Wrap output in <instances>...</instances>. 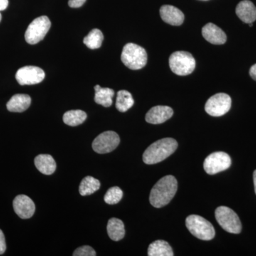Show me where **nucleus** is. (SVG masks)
<instances>
[{"label": "nucleus", "instance_id": "12", "mask_svg": "<svg viewBox=\"0 0 256 256\" xmlns=\"http://www.w3.org/2000/svg\"><path fill=\"white\" fill-rule=\"evenodd\" d=\"M13 206L15 213L22 220L32 218L36 210V206L32 198L25 195L16 196L13 202Z\"/></svg>", "mask_w": 256, "mask_h": 256}, {"label": "nucleus", "instance_id": "32", "mask_svg": "<svg viewBox=\"0 0 256 256\" xmlns=\"http://www.w3.org/2000/svg\"><path fill=\"white\" fill-rule=\"evenodd\" d=\"M254 186H255V192H256V170L255 172H254Z\"/></svg>", "mask_w": 256, "mask_h": 256}, {"label": "nucleus", "instance_id": "14", "mask_svg": "<svg viewBox=\"0 0 256 256\" xmlns=\"http://www.w3.org/2000/svg\"><path fill=\"white\" fill-rule=\"evenodd\" d=\"M163 21L172 26H181L184 22V14L181 10L171 5H164L160 9Z\"/></svg>", "mask_w": 256, "mask_h": 256}, {"label": "nucleus", "instance_id": "24", "mask_svg": "<svg viewBox=\"0 0 256 256\" xmlns=\"http://www.w3.org/2000/svg\"><path fill=\"white\" fill-rule=\"evenodd\" d=\"M134 100L132 94L127 90H120L118 92L116 108L121 112H126L134 106Z\"/></svg>", "mask_w": 256, "mask_h": 256}, {"label": "nucleus", "instance_id": "11", "mask_svg": "<svg viewBox=\"0 0 256 256\" xmlns=\"http://www.w3.org/2000/svg\"><path fill=\"white\" fill-rule=\"evenodd\" d=\"M46 77L45 72L36 66H25L16 74V79L21 86H32L40 84Z\"/></svg>", "mask_w": 256, "mask_h": 256}, {"label": "nucleus", "instance_id": "33", "mask_svg": "<svg viewBox=\"0 0 256 256\" xmlns=\"http://www.w3.org/2000/svg\"><path fill=\"white\" fill-rule=\"evenodd\" d=\"M2 20V16L1 13H0V22H1Z\"/></svg>", "mask_w": 256, "mask_h": 256}, {"label": "nucleus", "instance_id": "18", "mask_svg": "<svg viewBox=\"0 0 256 256\" xmlns=\"http://www.w3.org/2000/svg\"><path fill=\"white\" fill-rule=\"evenodd\" d=\"M35 166L37 170L45 175H52L56 170V162L53 156L48 154H40L35 159Z\"/></svg>", "mask_w": 256, "mask_h": 256}, {"label": "nucleus", "instance_id": "34", "mask_svg": "<svg viewBox=\"0 0 256 256\" xmlns=\"http://www.w3.org/2000/svg\"><path fill=\"white\" fill-rule=\"evenodd\" d=\"M249 26H250V28H252V26H254V24H252V23L249 24Z\"/></svg>", "mask_w": 256, "mask_h": 256}, {"label": "nucleus", "instance_id": "2", "mask_svg": "<svg viewBox=\"0 0 256 256\" xmlns=\"http://www.w3.org/2000/svg\"><path fill=\"white\" fill-rule=\"evenodd\" d=\"M178 143L172 138H164L153 143L143 154V161L146 164H156L168 159L174 154Z\"/></svg>", "mask_w": 256, "mask_h": 256}, {"label": "nucleus", "instance_id": "1", "mask_svg": "<svg viewBox=\"0 0 256 256\" xmlns=\"http://www.w3.org/2000/svg\"><path fill=\"white\" fill-rule=\"evenodd\" d=\"M178 183L173 176H166L160 180L152 190L150 201L154 208H162L174 198L178 192Z\"/></svg>", "mask_w": 256, "mask_h": 256}, {"label": "nucleus", "instance_id": "28", "mask_svg": "<svg viewBox=\"0 0 256 256\" xmlns=\"http://www.w3.org/2000/svg\"><path fill=\"white\" fill-rule=\"evenodd\" d=\"M6 250V240L2 230H0V256L3 255Z\"/></svg>", "mask_w": 256, "mask_h": 256}, {"label": "nucleus", "instance_id": "19", "mask_svg": "<svg viewBox=\"0 0 256 256\" xmlns=\"http://www.w3.org/2000/svg\"><path fill=\"white\" fill-rule=\"evenodd\" d=\"M107 230L109 237L114 242L122 240L126 235L124 223L118 218H111L108 224Z\"/></svg>", "mask_w": 256, "mask_h": 256}, {"label": "nucleus", "instance_id": "6", "mask_svg": "<svg viewBox=\"0 0 256 256\" xmlns=\"http://www.w3.org/2000/svg\"><path fill=\"white\" fill-rule=\"evenodd\" d=\"M216 218L220 226L230 234L242 233V224L235 212L226 206H220L216 210Z\"/></svg>", "mask_w": 256, "mask_h": 256}, {"label": "nucleus", "instance_id": "23", "mask_svg": "<svg viewBox=\"0 0 256 256\" xmlns=\"http://www.w3.org/2000/svg\"><path fill=\"white\" fill-rule=\"evenodd\" d=\"M87 119V114L82 110H70L64 116V124L70 127H76L84 124Z\"/></svg>", "mask_w": 256, "mask_h": 256}, {"label": "nucleus", "instance_id": "30", "mask_svg": "<svg viewBox=\"0 0 256 256\" xmlns=\"http://www.w3.org/2000/svg\"><path fill=\"white\" fill-rule=\"evenodd\" d=\"M9 6V1L8 0H0V12L4 11L8 9Z\"/></svg>", "mask_w": 256, "mask_h": 256}, {"label": "nucleus", "instance_id": "35", "mask_svg": "<svg viewBox=\"0 0 256 256\" xmlns=\"http://www.w3.org/2000/svg\"><path fill=\"white\" fill-rule=\"evenodd\" d=\"M201 1H208V0H201Z\"/></svg>", "mask_w": 256, "mask_h": 256}, {"label": "nucleus", "instance_id": "29", "mask_svg": "<svg viewBox=\"0 0 256 256\" xmlns=\"http://www.w3.org/2000/svg\"><path fill=\"white\" fill-rule=\"evenodd\" d=\"M86 0H69L68 5L72 8H80L85 4Z\"/></svg>", "mask_w": 256, "mask_h": 256}, {"label": "nucleus", "instance_id": "15", "mask_svg": "<svg viewBox=\"0 0 256 256\" xmlns=\"http://www.w3.org/2000/svg\"><path fill=\"white\" fill-rule=\"evenodd\" d=\"M202 35L207 42L214 45H223L227 41L225 32L214 24L210 23L202 28Z\"/></svg>", "mask_w": 256, "mask_h": 256}, {"label": "nucleus", "instance_id": "16", "mask_svg": "<svg viewBox=\"0 0 256 256\" xmlns=\"http://www.w3.org/2000/svg\"><path fill=\"white\" fill-rule=\"evenodd\" d=\"M236 14L244 23H254L256 21V6L248 0L240 2L236 8Z\"/></svg>", "mask_w": 256, "mask_h": 256}, {"label": "nucleus", "instance_id": "5", "mask_svg": "<svg viewBox=\"0 0 256 256\" xmlns=\"http://www.w3.org/2000/svg\"><path fill=\"white\" fill-rule=\"evenodd\" d=\"M170 66L173 73L180 76H186L195 70L196 60L188 52H176L170 56Z\"/></svg>", "mask_w": 256, "mask_h": 256}, {"label": "nucleus", "instance_id": "4", "mask_svg": "<svg viewBox=\"0 0 256 256\" xmlns=\"http://www.w3.org/2000/svg\"><path fill=\"white\" fill-rule=\"evenodd\" d=\"M188 230L194 236L202 240H210L215 237L214 227L200 216H190L186 220Z\"/></svg>", "mask_w": 256, "mask_h": 256}, {"label": "nucleus", "instance_id": "8", "mask_svg": "<svg viewBox=\"0 0 256 256\" xmlns=\"http://www.w3.org/2000/svg\"><path fill=\"white\" fill-rule=\"evenodd\" d=\"M232 100L226 94H218L208 99L205 106L207 114L213 117H222L232 108Z\"/></svg>", "mask_w": 256, "mask_h": 256}, {"label": "nucleus", "instance_id": "20", "mask_svg": "<svg viewBox=\"0 0 256 256\" xmlns=\"http://www.w3.org/2000/svg\"><path fill=\"white\" fill-rule=\"evenodd\" d=\"M95 101L98 105L105 108L110 107L112 105V98L114 96V92L110 88H102L100 86H95Z\"/></svg>", "mask_w": 256, "mask_h": 256}, {"label": "nucleus", "instance_id": "3", "mask_svg": "<svg viewBox=\"0 0 256 256\" xmlns=\"http://www.w3.org/2000/svg\"><path fill=\"white\" fill-rule=\"evenodd\" d=\"M121 60L131 70H140L148 63V54L144 48L134 44H128L122 50Z\"/></svg>", "mask_w": 256, "mask_h": 256}, {"label": "nucleus", "instance_id": "22", "mask_svg": "<svg viewBox=\"0 0 256 256\" xmlns=\"http://www.w3.org/2000/svg\"><path fill=\"white\" fill-rule=\"evenodd\" d=\"M100 188V182L92 176H86L80 183L79 192L82 196H89L98 191Z\"/></svg>", "mask_w": 256, "mask_h": 256}, {"label": "nucleus", "instance_id": "17", "mask_svg": "<svg viewBox=\"0 0 256 256\" xmlns=\"http://www.w3.org/2000/svg\"><path fill=\"white\" fill-rule=\"evenodd\" d=\"M32 104V98L30 96L25 94H18L12 98L8 102L6 108L10 112H23L28 110Z\"/></svg>", "mask_w": 256, "mask_h": 256}, {"label": "nucleus", "instance_id": "31", "mask_svg": "<svg viewBox=\"0 0 256 256\" xmlns=\"http://www.w3.org/2000/svg\"><path fill=\"white\" fill-rule=\"evenodd\" d=\"M250 75L252 78L256 82V64L252 66L250 70Z\"/></svg>", "mask_w": 256, "mask_h": 256}, {"label": "nucleus", "instance_id": "26", "mask_svg": "<svg viewBox=\"0 0 256 256\" xmlns=\"http://www.w3.org/2000/svg\"><path fill=\"white\" fill-rule=\"evenodd\" d=\"M122 197H124V192L118 186H114L110 188L107 192L104 197V200L108 204L114 205L118 204L122 200Z\"/></svg>", "mask_w": 256, "mask_h": 256}, {"label": "nucleus", "instance_id": "27", "mask_svg": "<svg viewBox=\"0 0 256 256\" xmlns=\"http://www.w3.org/2000/svg\"><path fill=\"white\" fill-rule=\"evenodd\" d=\"M96 255L97 254L95 250L92 247L88 246L78 248L74 252V256H96Z\"/></svg>", "mask_w": 256, "mask_h": 256}, {"label": "nucleus", "instance_id": "10", "mask_svg": "<svg viewBox=\"0 0 256 256\" xmlns=\"http://www.w3.org/2000/svg\"><path fill=\"white\" fill-rule=\"evenodd\" d=\"M120 139L117 133L108 131L100 134L92 142V149L98 154H104L114 151L118 146Z\"/></svg>", "mask_w": 256, "mask_h": 256}, {"label": "nucleus", "instance_id": "25", "mask_svg": "<svg viewBox=\"0 0 256 256\" xmlns=\"http://www.w3.org/2000/svg\"><path fill=\"white\" fill-rule=\"evenodd\" d=\"M104 40V34L100 30L96 28V30H92L89 34L84 38V43L88 48H90V50H98L102 46Z\"/></svg>", "mask_w": 256, "mask_h": 256}, {"label": "nucleus", "instance_id": "7", "mask_svg": "<svg viewBox=\"0 0 256 256\" xmlns=\"http://www.w3.org/2000/svg\"><path fill=\"white\" fill-rule=\"evenodd\" d=\"M50 26L52 22L50 18L46 16H41L34 20L28 26L25 34L26 42L31 45L40 43L46 36L50 32Z\"/></svg>", "mask_w": 256, "mask_h": 256}, {"label": "nucleus", "instance_id": "21", "mask_svg": "<svg viewBox=\"0 0 256 256\" xmlns=\"http://www.w3.org/2000/svg\"><path fill=\"white\" fill-rule=\"evenodd\" d=\"M149 256H173L174 252L170 244L164 240H156L150 246L148 249Z\"/></svg>", "mask_w": 256, "mask_h": 256}, {"label": "nucleus", "instance_id": "9", "mask_svg": "<svg viewBox=\"0 0 256 256\" xmlns=\"http://www.w3.org/2000/svg\"><path fill=\"white\" fill-rule=\"evenodd\" d=\"M230 156L223 152H218L207 156L204 168L207 174L214 175L226 171L232 166Z\"/></svg>", "mask_w": 256, "mask_h": 256}, {"label": "nucleus", "instance_id": "13", "mask_svg": "<svg viewBox=\"0 0 256 256\" xmlns=\"http://www.w3.org/2000/svg\"><path fill=\"white\" fill-rule=\"evenodd\" d=\"M174 111L168 106H156L146 114V121L153 124H162L171 118Z\"/></svg>", "mask_w": 256, "mask_h": 256}]
</instances>
